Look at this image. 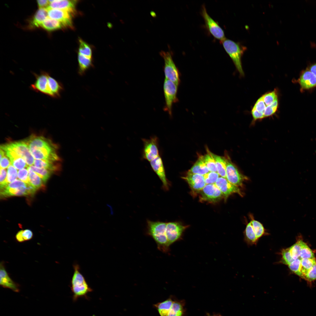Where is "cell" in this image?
Returning <instances> with one entry per match:
<instances>
[{"instance_id":"1","label":"cell","mask_w":316,"mask_h":316,"mask_svg":"<svg viewBox=\"0 0 316 316\" xmlns=\"http://www.w3.org/2000/svg\"><path fill=\"white\" fill-rule=\"evenodd\" d=\"M34 159L52 162L61 161L57 154V147L51 141L42 136L33 135L25 141Z\"/></svg>"},{"instance_id":"2","label":"cell","mask_w":316,"mask_h":316,"mask_svg":"<svg viewBox=\"0 0 316 316\" xmlns=\"http://www.w3.org/2000/svg\"><path fill=\"white\" fill-rule=\"evenodd\" d=\"M35 82L30 85L32 90L53 98H59L63 89L61 83L52 77L49 73L42 71L39 74L33 73Z\"/></svg>"},{"instance_id":"3","label":"cell","mask_w":316,"mask_h":316,"mask_svg":"<svg viewBox=\"0 0 316 316\" xmlns=\"http://www.w3.org/2000/svg\"><path fill=\"white\" fill-rule=\"evenodd\" d=\"M147 234L153 239L159 250L164 253H168L170 246L166 234V223L147 220Z\"/></svg>"},{"instance_id":"4","label":"cell","mask_w":316,"mask_h":316,"mask_svg":"<svg viewBox=\"0 0 316 316\" xmlns=\"http://www.w3.org/2000/svg\"><path fill=\"white\" fill-rule=\"evenodd\" d=\"M221 42L239 74L241 76H243L244 74L242 66L241 59L247 49L246 47L239 42L226 38Z\"/></svg>"},{"instance_id":"5","label":"cell","mask_w":316,"mask_h":316,"mask_svg":"<svg viewBox=\"0 0 316 316\" xmlns=\"http://www.w3.org/2000/svg\"><path fill=\"white\" fill-rule=\"evenodd\" d=\"M74 272L71 282V288L73 293V300L75 301L79 298L86 296L92 291L84 277L80 271L79 266H73Z\"/></svg>"},{"instance_id":"6","label":"cell","mask_w":316,"mask_h":316,"mask_svg":"<svg viewBox=\"0 0 316 316\" xmlns=\"http://www.w3.org/2000/svg\"><path fill=\"white\" fill-rule=\"evenodd\" d=\"M159 54L164 60V71L165 78L178 85L180 82L179 72L173 61L171 53L162 51Z\"/></svg>"},{"instance_id":"7","label":"cell","mask_w":316,"mask_h":316,"mask_svg":"<svg viewBox=\"0 0 316 316\" xmlns=\"http://www.w3.org/2000/svg\"><path fill=\"white\" fill-rule=\"evenodd\" d=\"M178 85L165 78L163 85V90L165 100L164 110L170 116L172 115V107L173 104L177 101V94Z\"/></svg>"},{"instance_id":"8","label":"cell","mask_w":316,"mask_h":316,"mask_svg":"<svg viewBox=\"0 0 316 316\" xmlns=\"http://www.w3.org/2000/svg\"><path fill=\"white\" fill-rule=\"evenodd\" d=\"M226 162V179L230 183L237 186H242L243 182L248 178L241 174L229 157H224Z\"/></svg>"},{"instance_id":"9","label":"cell","mask_w":316,"mask_h":316,"mask_svg":"<svg viewBox=\"0 0 316 316\" xmlns=\"http://www.w3.org/2000/svg\"><path fill=\"white\" fill-rule=\"evenodd\" d=\"M143 147L142 152L143 159L150 162L159 155V139L156 136L149 139H142Z\"/></svg>"},{"instance_id":"10","label":"cell","mask_w":316,"mask_h":316,"mask_svg":"<svg viewBox=\"0 0 316 316\" xmlns=\"http://www.w3.org/2000/svg\"><path fill=\"white\" fill-rule=\"evenodd\" d=\"M202 15L206 26L210 34L221 42L224 40L225 38L223 30L218 24L209 15L204 6L202 7Z\"/></svg>"},{"instance_id":"11","label":"cell","mask_w":316,"mask_h":316,"mask_svg":"<svg viewBox=\"0 0 316 316\" xmlns=\"http://www.w3.org/2000/svg\"><path fill=\"white\" fill-rule=\"evenodd\" d=\"M187 227L186 226L178 222L166 223V234L170 246L181 240L183 233Z\"/></svg>"},{"instance_id":"12","label":"cell","mask_w":316,"mask_h":316,"mask_svg":"<svg viewBox=\"0 0 316 316\" xmlns=\"http://www.w3.org/2000/svg\"><path fill=\"white\" fill-rule=\"evenodd\" d=\"M48 17L60 22L63 27L72 26V14L73 13L66 10L51 8H46Z\"/></svg>"},{"instance_id":"13","label":"cell","mask_w":316,"mask_h":316,"mask_svg":"<svg viewBox=\"0 0 316 316\" xmlns=\"http://www.w3.org/2000/svg\"><path fill=\"white\" fill-rule=\"evenodd\" d=\"M8 144L25 160L28 165L30 166L34 164V158L30 152L28 145L25 141L15 142Z\"/></svg>"},{"instance_id":"14","label":"cell","mask_w":316,"mask_h":316,"mask_svg":"<svg viewBox=\"0 0 316 316\" xmlns=\"http://www.w3.org/2000/svg\"><path fill=\"white\" fill-rule=\"evenodd\" d=\"M151 167L157 174L162 183V188L166 191L168 190L170 183L166 178L163 162L160 156L155 158L150 162Z\"/></svg>"},{"instance_id":"15","label":"cell","mask_w":316,"mask_h":316,"mask_svg":"<svg viewBox=\"0 0 316 316\" xmlns=\"http://www.w3.org/2000/svg\"><path fill=\"white\" fill-rule=\"evenodd\" d=\"M200 192L201 199L204 201L214 202L224 197L215 184H206Z\"/></svg>"},{"instance_id":"16","label":"cell","mask_w":316,"mask_h":316,"mask_svg":"<svg viewBox=\"0 0 316 316\" xmlns=\"http://www.w3.org/2000/svg\"><path fill=\"white\" fill-rule=\"evenodd\" d=\"M215 184L221 192L225 199L233 193H237L241 196H243L239 187L231 183L225 178L219 177Z\"/></svg>"},{"instance_id":"17","label":"cell","mask_w":316,"mask_h":316,"mask_svg":"<svg viewBox=\"0 0 316 316\" xmlns=\"http://www.w3.org/2000/svg\"><path fill=\"white\" fill-rule=\"evenodd\" d=\"M35 188L31 185L28 184L26 187L18 188H13L7 186L1 189V196L4 197L12 196L32 195L35 192Z\"/></svg>"},{"instance_id":"18","label":"cell","mask_w":316,"mask_h":316,"mask_svg":"<svg viewBox=\"0 0 316 316\" xmlns=\"http://www.w3.org/2000/svg\"><path fill=\"white\" fill-rule=\"evenodd\" d=\"M182 178L187 181L194 193L200 192L206 185L204 176L200 174L187 173Z\"/></svg>"},{"instance_id":"19","label":"cell","mask_w":316,"mask_h":316,"mask_svg":"<svg viewBox=\"0 0 316 316\" xmlns=\"http://www.w3.org/2000/svg\"><path fill=\"white\" fill-rule=\"evenodd\" d=\"M0 284L3 287L11 289L14 291L18 292V286L10 277L4 267V263L1 262L0 264Z\"/></svg>"},{"instance_id":"20","label":"cell","mask_w":316,"mask_h":316,"mask_svg":"<svg viewBox=\"0 0 316 316\" xmlns=\"http://www.w3.org/2000/svg\"><path fill=\"white\" fill-rule=\"evenodd\" d=\"M299 82L302 89L313 88L316 87V76L310 70H305L300 75Z\"/></svg>"},{"instance_id":"21","label":"cell","mask_w":316,"mask_h":316,"mask_svg":"<svg viewBox=\"0 0 316 316\" xmlns=\"http://www.w3.org/2000/svg\"><path fill=\"white\" fill-rule=\"evenodd\" d=\"M49 6L48 7L64 10L73 13L77 1L76 0H50ZM48 8V7H47Z\"/></svg>"},{"instance_id":"22","label":"cell","mask_w":316,"mask_h":316,"mask_svg":"<svg viewBox=\"0 0 316 316\" xmlns=\"http://www.w3.org/2000/svg\"><path fill=\"white\" fill-rule=\"evenodd\" d=\"M185 305L184 300H179L175 297L167 316H186Z\"/></svg>"},{"instance_id":"23","label":"cell","mask_w":316,"mask_h":316,"mask_svg":"<svg viewBox=\"0 0 316 316\" xmlns=\"http://www.w3.org/2000/svg\"><path fill=\"white\" fill-rule=\"evenodd\" d=\"M47 16L48 13L46 8H39L29 21L28 28L33 29L41 27L42 23Z\"/></svg>"},{"instance_id":"24","label":"cell","mask_w":316,"mask_h":316,"mask_svg":"<svg viewBox=\"0 0 316 316\" xmlns=\"http://www.w3.org/2000/svg\"><path fill=\"white\" fill-rule=\"evenodd\" d=\"M244 239L248 245H252L257 244L258 239L257 238L250 221L246 225L244 231Z\"/></svg>"},{"instance_id":"25","label":"cell","mask_w":316,"mask_h":316,"mask_svg":"<svg viewBox=\"0 0 316 316\" xmlns=\"http://www.w3.org/2000/svg\"><path fill=\"white\" fill-rule=\"evenodd\" d=\"M174 297L171 295L164 301L154 305L160 316H167L168 311L173 304Z\"/></svg>"},{"instance_id":"26","label":"cell","mask_w":316,"mask_h":316,"mask_svg":"<svg viewBox=\"0 0 316 316\" xmlns=\"http://www.w3.org/2000/svg\"><path fill=\"white\" fill-rule=\"evenodd\" d=\"M209 172V170L203 162L201 156H200L187 173L204 176Z\"/></svg>"},{"instance_id":"27","label":"cell","mask_w":316,"mask_h":316,"mask_svg":"<svg viewBox=\"0 0 316 316\" xmlns=\"http://www.w3.org/2000/svg\"><path fill=\"white\" fill-rule=\"evenodd\" d=\"M54 162L47 160L35 159L33 164L37 167L45 169L51 172L59 170L61 169L60 165L54 164Z\"/></svg>"},{"instance_id":"28","label":"cell","mask_w":316,"mask_h":316,"mask_svg":"<svg viewBox=\"0 0 316 316\" xmlns=\"http://www.w3.org/2000/svg\"><path fill=\"white\" fill-rule=\"evenodd\" d=\"M209 152L215 160L217 173L220 176L226 178V162L224 157L215 154L210 151Z\"/></svg>"},{"instance_id":"29","label":"cell","mask_w":316,"mask_h":316,"mask_svg":"<svg viewBox=\"0 0 316 316\" xmlns=\"http://www.w3.org/2000/svg\"><path fill=\"white\" fill-rule=\"evenodd\" d=\"M91 59L78 54V55L79 64L78 73L80 75H84L86 71L92 66Z\"/></svg>"},{"instance_id":"30","label":"cell","mask_w":316,"mask_h":316,"mask_svg":"<svg viewBox=\"0 0 316 316\" xmlns=\"http://www.w3.org/2000/svg\"><path fill=\"white\" fill-rule=\"evenodd\" d=\"M63 26L59 21L47 17L43 21L41 27L45 30L51 31L61 28Z\"/></svg>"},{"instance_id":"31","label":"cell","mask_w":316,"mask_h":316,"mask_svg":"<svg viewBox=\"0 0 316 316\" xmlns=\"http://www.w3.org/2000/svg\"><path fill=\"white\" fill-rule=\"evenodd\" d=\"M249 216L250 218V221L258 240L262 236L268 234L261 223L255 220L252 215L250 214Z\"/></svg>"},{"instance_id":"32","label":"cell","mask_w":316,"mask_h":316,"mask_svg":"<svg viewBox=\"0 0 316 316\" xmlns=\"http://www.w3.org/2000/svg\"><path fill=\"white\" fill-rule=\"evenodd\" d=\"M28 171L29 181L30 184L36 189H40L43 185L41 178L29 167L27 168Z\"/></svg>"},{"instance_id":"33","label":"cell","mask_w":316,"mask_h":316,"mask_svg":"<svg viewBox=\"0 0 316 316\" xmlns=\"http://www.w3.org/2000/svg\"><path fill=\"white\" fill-rule=\"evenodd\" d=\"M316 262L315 258L301 259V278L304 279L309 270Z\"/></svg>"},{"instance_id":"34","label":"cell","mask_w":316,"mask_h":316,"mask_svg":"<svg viewBox=\"0 0 316 316\" xmlns=\"http://www.w3.org/2000/svg\"><path fill=\"white\" fill-rule=\"evenodd\" d=\"M207 152L204 155L200 156L209 171L217 172L215 160L208 150Z\"/></svg>"},{"instance_id":"35","label":"cell","mask_w":316,"mask_h":316,"mask_svg":"<svg viewBox=\"0 0 316 316\" xmlns=\"http://www.w3.org/2000/svg\"><path fill=\"white\" fill-rule=\"evenodd\" d=\"M303 243V241L299 238L295 244L289 248L291 255L293 260L299 258Z\"/></svg>"},{"instance_id":"36","label":"cell","mask_w":316,"mask_h":316,"mask_svg":"<svg viewBox=\"0 0 316 316\" xmlns=\"http://www.w3.org/2000/svg\"><path fill=\"white\" fill-rule=\"evenodd\" d=\"M29 167L41 178L44 183L47 182L51 175V172L45 169L38 168L32 165L30 166Z\"/></svg>"},{"instance_id":"37","label":"cell","mask_w":316,"mask_h":316,"mask_svg":"<svg viewBox=\"0 0 316 316\" xmlns=\"http://www.w3.org/2000/svg\"><path fill=\"white\" fill-rule=\"evenodd\" d=\"M33 236L32 231L30 229L21 230L16 233V238L17 241L19 242L30 240Z\"/></svg>"},{"instance_id":"38","label":"cell","mask_w":316,"mask_h":316,"mask_svg":"<svg viewBox=\"0 0 316 316\" xmlns=\"http://www.w3.org/2000/svg\"><path fill=\"white\" fill-rule=\"evenodd\" d=\"M79 53L87 57L91 58L92 51L89 45L80 39L79 40Z\"/></svg>"},{"instance_id":"39","label":"cell","mask_w":316,"mask_h":316,"mask_svg":"<svg viewBox=\"0 0 316 316\" xmlns=\"http://www.w3.org/2000/svg\"><path fill=\"white\" fill-rule=\"evenodd\" d=\"M262 96L266 107L271 104L278 97L277 91L276 89L267 92Z\"/></svg>"},{"instance_id":"40","label":"cell","mask_w":316,"mask_h":316,"mask_svg":"<svg viewBox=\"0 0 316 316\" xmlns=\"http://www.w3.org/2000/svg\"><path fill=\"white\" fill-rule=\"evenodd\" d=\"M279 106L278 97L271 104L266 107L264 113V118L271 116L275 113L278 110Z\"/></svg>"},{"instance_id":"41","label":"cell","mask_w":316,"mask_h":316,"mask_svg":"<svg viewBox=\"0 0 316 316\" xmlns=\"http://www.w3.org/2000/svg\"><path fill=\"white\" fill-rule=\"evenodd\" d=\"M280 253L282 257L280 263L288 265L294 260L291 256L289 248L283 249Z\"/></svg>"},{"instance_id":"42","label":"cell","mask_w":316,"mask_h":316,"mask_svg":"<svg viewBox=\"0 0 316 316\" xmlns=\"http://www.w3.org/2000/svg\"><path fill=\"white\" fill-rule=\"evenodd\" d=\"M289 269L292 272L299 276L302 277L301 272V259L298 258L294 260L288 265Z\"/></svg>"},{"instance_id":"43","label":"cell","mask_w":316,"mask_h":316,"mask_svg":"<svg viewBox=\"0 0 316 316\" xmlns=\"http://www.w3.org/2000/svg\"><path fill=\"white\" fill-rule=\"evenodd\" d=\"M18 174L16 169L12 165H10L7 169L6 183L8 185L14 181L17 177Z\"/></svg>"},{"instance_id":"44","label":"cell","mask_w":316,"mask_h":316,"mask_svg":"<svg viewBox=\"0 0 316 316\" xmlns=\"http://www.w3.org/2000/svg\"><path fill=\"white\" fill-rule=\"evenodd\" d=\"M315 258L314 254L311 249L304 242L302 246L301 254L299 258L301 259L313 258Z\"/></svg>"},{"instance_id":"45","label":"cell","mask_w":316,"mask_h":316,"mask_svg":"<svg viewBox=\"0 0 316 316\" xmlns=\"http://www.w3.org/2000/svg\"><path fill=\"white\" fill-rule=\"evenodd\" d=\"M206 184H215L219 176L216 172L209 171L203 176Z\"/></svg>"},{"instance_id":"46","label":"cell","mask_w":316,"mask_h":316,"mask_svg":"<svg viewBox=\"0 0 316 316\" xmlns=\"http://www.w3.org/2000/svg\"><path fill=\"white\" fill-rule=\"evenodd\" d=\"M11 163L15 168L18 169H23L27 166L26 162L21 157L15 159Z\"/></svg>"},{"instance_id":"47","label":"cell","mask_w":316,"mask_h":316,"mask_svg":"<svg viewBox=\"0 0 316 316\" xmlns=\"http://www.w3.org/2000/svg\"><path fill=\"white\" fill-rule=\"evenodd\" d=\"M304 279L310 282L316 280V262L309 270Z\"/></svg>"},{"instance_id":"48","label":"cell","mask_w":316,"mask_h":316,"mask_svg":"<svg viewBox=\"0 0 316 316\" xmlns=\"http://www.w3.org/2000/svg\"><path fill=\"white\" fill-rule=\"evenodd\" d=\"M266 106L265 105L262 97L261 96L256 102L253 108L258 111L264 114Z\"/></svg>"},{"instance_id":"49","label":"cell","mask_w":316,"mask_h":316,"mask_svg":"<svg viewBox=\"0 0 316 316\" xmlns=\"http://www.w3.org/2000/svg\"><path fill=\"white\" fill-rule=\"evenodd\" d=\"M18 177L22 181L28 184H30L27 169L24 168L20 169L18 172Z\"/></svg>"},{"instance_id":"50","label":"cell","mask_w":316,"mask_h":316,"mask_svg":"<svg viewBox=\"0 0 316 316\" xmlns=\"http://www.w3.org/2000/svg\"><path fill=\"white\" fill-rule=\"evenodd\" d=\"M0 189H2L8 185L6 182L7 173L5 169H0Z\"/></svg>"},{"instance_id":"51","label":"cell","mask_w":316,"mask_h":316,"mask_svg":"<svg viewBox=\"0 0 316 316\" xmlns=\"http://www.w3.org/2000/svg\"><path fill=\"white\" fill-rule=\"evenodd\" d=\"M28 184L18 179L16 180L9 183L8 187L13 188H18L22 187H26Z\"/></svg>"},{"instance_id":"52","label":"cell","mask_w":316,"mask_h":316,"mask_svg":"<svg viewBox=\"0 0 316 316\" xmlns=\"http://www.w3.org/2000/svg\"><path fill=\"white\" fill-rule=\"evenodd\" d=\"M251 113L253 118V121H255L258 120L262 119L264 118V114L259 112L252 108Z\"/></svg>"},{"instance_id":"53","label":"cell","mask_w":316,"mask_h":316,"mask_svg":"<svg viewBox=\"0 0 316 316\" xmlns=\"http://www.w3.org/2000/svg\"><path fill=\"white\" fill-rule=\"evenodd\" d=\"M10 164L9 159L5 155L0 159V169H6L8 167Z\"/></svg>"},{"instance_id":"54","label":"cell","mask_w":316,"mask_h":316,"mask_svg":"<svg viewBox=\"0 0 316 316\" xmlns=\"http://www.w3.org/2000/svg\"><path fill=\"white\" fill-rule=\"evenodd\" d=\"M37 1L39 8H44L46 7V8L49 7L50 4L49 0H39Z\"/></svg>"},{"instance_id":"55","label":"cell","mask_w":316,"mask_h":316,"mask_svg":"<svg viewBox=\"0 0 316 316\" xmlns=\"http://www.w3.org/2000/svg\"><path fill=\"white\" fill-rule=\"evenodd\" d=\"M309 70L316 76V63L311 65Z\"/></svg>"},{"instance_id":"56","label":"cell","mask_w":316,"mask_h":316,"mask_svg":"<svg viewBox=\"0 0 316 316\" xmlns=\"http://www.w3.org/2000/svg\"><path fill=\"white\" fill-rule=\"evenodd\" d=\"M206 315L207 316H222L219 313H214L211 315L209 313H207Z\"/></svg>"}]
</instances>
